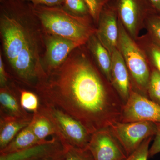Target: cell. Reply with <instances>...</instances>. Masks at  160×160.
<instances>
[{
	"mask_svg": "<svg viewBox=\"0 0 160 160\" xmlns=\"http://www.w3.org/2000/svg\"><path fill=\"white\" fill-rule=\"evenodd\" d=\"M63 160H95L88 148H78L66 145Z\"/></svg>",
	"mask_w": 160,
	"mask_h": 160,
	"instance_id": "22",
	"label": "cell"
},
{
	"mask_svg": "<svg viewBox=\"0 0 160 160\" xmlns=\"http://www.w3.org/2000/svg\"><path fill=\"white\" fill-rule=\"evenodd\" d=\"M82 46L41 79L34 89L41 101L74 118L91 135L121 122L124 103Z\"/></svg>",
	"mask_w": 160,
	"mask_h": 160,
	"instance_id": "1",
	"label": "cell"
},
{
	"mask_svg": "<svg viewBox=\"0 0 160 160\" xmlns=\"http://www.w3.org/2000/svg\"><path fill=\"white\" fill-rule=\"evenodd\" d=\"M109 129L128 157L146 139L155 136L157 126V123L149 121L126 123L118 122L110 126Z\"/></svg>",
	"mask_w": 160,
	"mask_h": 160,
	"instance_id": "6",
	"label": "cell"
},
{
	"mask_svg": "<svg viewBox=\"0 0 160 160\" xmlns=\"http://www.w3.org/2000/svg\"><path fill=\"white\" fill-rule=\"evenodd\" d=\"M32 117L0 115V150L9 145L22 129L29 126Z\"/></svg>",
	"mask_w": 160,
	"mask_h": 160,
	"instance_id": "15",
	"label": "cell"
},
{
	"mask_svg": "<svg viewBox=\"0 0 160 160\" xmlns=\"http://www.w3.org/2000/svg\"><path fill=\"white\" fill-rule=\"evenodd\" d=\"M20 102L23 109L32 113L37 112L39 109L41 101L36 92L20 88L18 86Z\"/></svg>",
	"mask_w": 160,
	"mask_h": 160,
	"instance_id": "19",
	"label": "cell"
},
{
	"mask_svg": "<svg viewBox=\"0 0 160 160\" xmlns=\"http://www.w3.org/2000/svg\"><path fill=\"white\" fill-rule=\"evenodd\" d=\"M32 3L33 6H61L63 0H24Z\"/></svg>",
	"mask_w": 160,
	"mask_h": 160,
	"instance_id": "29",
	"label": "cell"
},
{
	"mask_svg": "<svg viewBox=\"0 0 160 160\" xmlns=\"http://www.w3.org/2000/svg\"><path fill=\"white\" fill-rule=\"evenodd\" d=\"M156 10L147 17L148 27L155 40L160 44V15L155 14Z\"/></svg>",
	"mask_w": 160,
	"mask_h": 160,
	"instance_id": "25",
	"label": "cell"
},
{
	"mask_svg": "<svg viewBox=\"0 0 160 160\" xmlns=\"http://www.w3.org/2000/svg\"><path fill=\"white\" fill-rule=\"evenodd\" d=\"M13 80L6 70L2 51H0V88L8 86Z\"/></svg>",
	"mask_w": 160,
	"mask_h": 160,
	"instance_id": "27",
	"label": "cell"
},
{
	"mask_svg": "<svg viewBox=\"0 0 160 160\" xmlns=\"http://www.w3.org/2000/svg\"><path fill=\"white\" fill-rule=\"evenodd\" d=\"M44 44L45 51L41 63L46 74L59 67L75 49L83 46L77 42L46 32Z\"/></svg>",
	"mask_w": 160,
	"mask_h": 160,
	"instance_id": "8",
	"label": "cell"
},
{
	"mask_svg": "<svg viewBox=\"0 0 160 160\" xmlns=\"http://www.w3.org/2000/svg\"><path fill=\"white\" fill-rule=\"evenodd\" d=\"M153 137L146 139L136 150L125 160H147L149 157V146Z\"/></svg>",
	"mask_w": 160,
	"mask_h": 160,
	"instance_id": "23",
	"label": "cell"
},
{
	"mask_svg": "<svg viewBox=\"0 0 160 160\" xmlns=\"http://www.w3.org/2000/svg\"><path fill=\"white\" fill-rule=\"evenodd\" d=\"M64 157L62 158L58 159H53V160H63Z\"/></svg>",
	"mask_w": 160,
	"mask_h": 160,
	"instance_id": "31",
	"label": "cell"
},
{
	"mask_svg": "<svg viewBox=\"0 0 160 160\" xmlns=\"http://www.w3.org/2000/svg\"><path fill=\"white\" fill-rule=\"evenodd\" d=\"M148 95L150 99L160 105V72L155 68L150 73Z\"/></svg>",
	"mask_w": 160,
	"mask_h": 160,
	"instance_id": "21",
	"label": "cell"
},
{
	"mask_svg": "<svg viewBox=\"0 0 160 160\" xmlns=\"http://www.w3.org/2000/svg\"><path fill=\"white\" fill-rule=\"evenodd\" d=\"M87 4L93 22L98 23L101 11L111 0H84Z\"/></svg>",
	"mask_w": 160,
	"mask_h": 160,
	"instance_id": "24",
	"label": "cell"
},
{
	"mask_svg": "<svg viewBox=\"0 0 160 160\" xmlns=\"http://www.w3.org/2000/svg\"><path fill=\"white\" fill-rule=\"evenodd\" d=\"M34 13L39 20L43 30L84 45L95 34L96 29L91 25L92 18L76 16L61 6H33Z\"/></svg>",
	"mask_w": 160,
	"mask_h": 160,
	"instance_id": "3",
	"label": "cell"
},
{
	"mask_svg": "<svg viewBox=\"0 0 160 160\" xmlns=\"http://www.w3.org/2000/svg\"><path fill=\"white\" fill-rule=\"evenodd\" d=\"M157 130L154 141L149 149V157H152L160 152V123H157Z\"/></svg>",
	"mask_w": 160,
	"mask_h": 160,
	"instance_id": "28",
	"label": "cell"
},
{
	"mask_svg": "<svg viewBox=\"0 0 160 160\" xmlns=\"http://www.w3.org/2000/svg\"><path fill=\"white\" fill-rule=\"evenodd\" d=\"M41 142H42L36 137L29 125L22 129L9 145L0 150V154H10L22 151Z\"/></svg>",
	"mask_w": 160,
	"mask_h": 160,
	"instance_id": "17",
	"label": "cell"
},
{
	"mask_svg": "<svg viewBox=\"0 0 160 160\" xmlns=\"http://www.w3.org/2000/svg\"><path fill=\"white\" fill-rule=\"evenodd\" d=\"M60 6L76 16L92 18L89 8L84 0H63Z\"/></svg>",
	"mask_w": 160,
	"mask_h": 160,
	"instance_id": "20",
	"label": "cell"
},
{
	"mask_svg": "<svg viewBox=\"0 0 160 160\" xmlns=\"http://www.w3.org/2000/svg\"><path fill=\"white\" fill-rule=\"evenodd\" d=\"M86 44L88 50L93 57L98 69L111 83L112 61L111 56L109 52L100 42L95 33L90 37Z\"/></svg>",
	"mask_w": 160,
	"mask_h": 160,
	"instance_id": "16",
	"label": "cell"
},
{
	"mask_svg": "<svg viewBox=\"0 0 160 160\" xmlns=\"http://www.w3.org/2000/svg\"><path fill=\"white\" fill-rule=\"evenodd\" d=\"M118 48L136 87L137 92L148 98V87L151 72L144 53L118 19Z\"/></svg>",
	"mask_w": 160,
	"mask_h": 160,
	"instance_id": "4",
	"label": "cell"
},
{
	"mask_svg": "<svg viewBox=\"0 0 160 160\" xmlns=\"http://www.w3.org/2000/svg\"><path fill=\"white\" fill-rule=\"evenodd\" d=\"M111 61V84L124 104L129 99L132 88L128 68L118 48L112 53Z\"/></svg>",
	"mask_w": 160,
	"mask_h": 160,
	"instance_id": "13",
	"label": "cell"
},
{
	"mask_svg": "<svg viewBox=\"0 0 160 160\" xmlns=\"http://www.w3.org/2000/svg\"><path fill=\"white\" fill-rule=\"evenodd\" d=\"M29 125L35 135L41 142L46 140L49 136L56 134V130L51 121L39 111L33 113Z\"/></svg>",
	"mask_w": 160,
	"mask_h": 160,
	"instance_id": "18",
	"label": "cell"
},
{
	"mask_svg": "<svg viewBox=\"0 0 160 160\" xmlns=\"http://www.w3.org/2000/svg\"><path fill=\"white\" fill-rule=\"evenodd\" d=\"M152 8L160 13V0H146Z\"/></svg>",
	"mask_w": 160,
	"mask_h": 160,
	"instance_id": "30",
	"label": "cell"
},
{
	"mask_svg": "<svg viewBox=\"0 0 160 160\" xmlns=\"http://www.w3.org/2000/svg\"><path fill=\"white\" fill-rule=\"evenodd\" d=\"M44 32L32 3L0 0V37L12 78L18 85L34 89L46 73L42 66Z\"/></svg>",
	"mask_w": 160,
	"mask_h": 160,
	"instance_id": "2",
	"label": "cell"
},
{
	"mask_svg": "<svg viewBox=\"0 0 160 160\" xmlns=\"http://www.w3.org/2000/svg\"><path fill=\"white\" fill-rule=\"evenodd\" d=\"M109 2L101 11L95 34L111 56L118 48L119 28L115 5H110Z\"/></svg>",
	"mask_w": 160,
	"mask_h": 160,
	"instance_id": "12",
	"label": "cell"
},
{
	"mask_svg": "<svg viewBox=\"0 0 160 160\" xmlns=\"http://www.w3.org/2000/svg\"><path fill=\"white\" fill-rule=\"evenodd\" d=\"M139 121L160 123V105L132 89L123 106L121 122Z\"/></svg>",
	"mask_w": 160,
	"mask_h": 160,
	"instance_id": "7",
	"label": "cell"
},
{
	"mask_svg": "<svg viewBox=\"0 0 160 160\" xmlns=\"http://www.w3.org/2000/svg\"><path fill=\"white\" fill-rule=\"evenodd\" d=\"M88 148L95 160H125V150L109 128H104L91 134Z\"/></svg>",
	"mask_w": 160,
	"mask_h": 160,
	"instance_id": "9",
	"label": "cell"
},
{
	"mask_svg": "<svg viewBox=\"0 0 160 160\" xmlns=\"http://www.w3.org/2000/svg\"><path fill=\"white\" fill-rule=\"evenodd\" d=\"M12 81L8 86L0 88V115L20 118L33 117L23 109L20 102L18 85Z\"/></svg>",
	"mask_w": 160,
	"mask_h": 160,
	"instance_id": "14",
	"label": "cell"
},
{
	"mask_svg": "<svg viewBox=\"0 0 160 160\" xmlns=\"http://www.w3.org/2000/svg\"><path fill=\"white\" fill-rule=\"evenodd\" d=\"M115 7L118 19L132 38L143 18L155 10L146 0H116Z\"/></svg>",
	"mask_w": 160,
	"mask_h": 160,
	"instance_id": "11",
	"label": "cell"
},
{
	"mask_svg": "<svg viewBox=\"0 0 160 160\" xmlns=\"http://www.w3.org/2000/svg\"><path fill=\"white\" fill-rule=\"evenodd\" d=\"M148 52L152 62L160 72V44L155 40L152 41L148 47Z\"/></svg>",
	"mask_w": 160,
	"mask_h": 160,
	"instance_id": "26",
	"label": "cell"
},
{
	"mask_svg": "<svg viewBox=\"0 0 160 160\" xmlns=\"http://www.w3.org/2000/svg\"><path fill=\"white\" fill-rule=\"evenodd\" d=\"M66 146L59 139L53 136L50 140L14 153L0 154V160H48L58 159L64 157Z\"/></svg>",
	"mask_w": 160,
	"mask_h": 160,
	"instance_id": "10",
	"label": "cell"
},
{
	"mask_svg": "<svg viewBox=\"0 0 160 160\" xmlns=\"http://www.w3.org/2000/svg\"><path fill=\"white\" fill-rule=\"evenodd\" d=\"M38 111L51 121L63 145L86 149L91 135L77 120L49 103L41 101Z\"/></svg>",
	"mask_w": 160,
	"mask_h": 160,
	"instance_id": "5",
	"label": "cell"
}]
</instances>
